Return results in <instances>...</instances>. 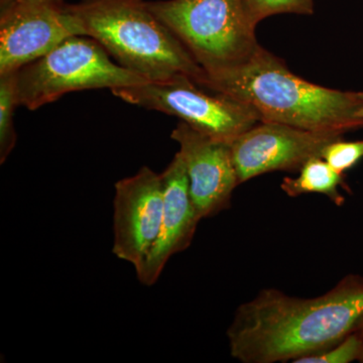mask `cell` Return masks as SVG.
<instances>
[{"mask_svg": "<svg viewBox=\"0 0 363 363\" xmlns=\"http://www.w3.org/2000/svg\"><path fill=\"white\" fill-rule=\"evenodd\" d=\"M362 315L363 278L357 274L312 298L264 289L238 307L227 330L229 350L243 363L295 362L337 345Z\"/></svg>", "mask_w": 363, "mask_h": 363, "instance_id": "obj_1", "label": "cell"}, {"mask_svg": "<svg viewBox=\"0 0 363 363\" xmlns=\"http://www.w3.org/2000/svg\"><path fill=\"white\" fill-rule=\"evenodd\" d=\"M200 86L248 105L262 121L342 135L363 128L357 116L363 107L360 92L308 82L262 47L240 65L205 74Z\"/></svg>", "mask_w": 363, "mask_h": 363, "instance_id": "obj_2", "label": "cell"}, {"mask_svg": "<svg viewBox=\"0 0 363 363\" xmlns=\"http://www.w3.org/2000/svg\"><path fill=\"white\" fill-rule=\"evenodd\" d=\"M70 7L85 35L147 82L181 75L198 85L204 80V70L145 0H81Z\"/></svg>", "mask_w": 363, "mask_h": 363, "instance_id": "obj_3", "label": "cell"}, {"mask_svg": "<svg viewBox=\"0 0 363 363\" xmlns=\"http://www.w3.org/2000/svg\"><path fill=\"white\" fill-rule=\"evenodd\" d=\"M147 6L206 75L240 65L259 49L257 23L245 0H157Z\"/></svg>", "mask_w": 363, "mask_h": 363, "instance_id": "obj_4", "label": "cell"}, {"mask_svg": "<svg viewBox=\"0 0 363 363\" xmlns=\"http://www.w3.org/2000/svg\"><path fill=\"white\" fill-rule=\"evenodd\" d=\"M147 82L118 63L96 40L73 35L16 71L18 106L37 111L67 93L130 87Z\"/></svg>", "mask_w": 363, "mask_h": 363, "instance_id": "obj_5", "label": "cell"}, {"mask_svg": "<svg viewBox=\"0 0 363 363\" xmlns=\"http://www.w3.org/2000/svg\"><path fill=\"white\" fill-rule=\"evenodd\" d=\"M111 92L128 104L178 117L195 130L221 142L233 143L262 121L252 107L205 89L185 75L117 88Z\"/></svg>", "mask_w": 363, "mask_h": 363, "instance_id": "obj_6", "label": "cell"}, {"mask_svg": "<svg viewBox=\"0 0 363 363\" xmlns=\"http://www.w3.org/2000/svg\"><path fill=\"white\" fill-rule=\"evenodd\" d=\"M73 35H85L63 0H0V74L39 59Z\"/></svg>", "mask_w": 363, "mask_h": 363, "instance_id": "obj_7", "label": "cell"}, {"mask_svg": "<svg viewBox=\"0 0 363 363\" xmlns=\"http://www.w3.org/2000/svg\"><path fill=\"white\" fill-rule=\"evenodd\" d=\"M113 247L117 259L140 271L157 242L164 212L161 174L143 167L135 175L116 183Z\"/></svg>", "mask_w": 363, "mask_h": 363, "instance_id": "obj_8", "label": "cell"}, {"mask_svg": "<svg viewBox=\"0 0 363 363\" xmlns=\"http://www.w3.org/2000/svg\"><path fill=\"white\" fill-rule=\"evenodd\" d=\"M342 135L259 121L231 143L238 181L242 184L269 172L298 171L308 160L321 157L325 147Z\"/></svg>", "mask_w": 363, "mask_h": 363, "instance_id": "obj_9", "label": "cell"}, {"mask_svg": "<svg viewBox=\"0 0 363 363\" xmlns=\"http://www.w3.org/2000/svg\"><path fill=\"white\" fill-rule=\"evenodd\" d=\"M185 164L191 199L201 218L214 216L230 206L240 185L231 143L214 140L181 123L172 131Z\"/></svg>", "mask_w": 363, "mask_h": 363, "instance_id": "obj_10", "label": "cell"}, {"mask_svg": "<svg viewBox=\"0 0 363 363\" xmlns=\"http://www.w3.org/2000/svg\"><path fill=\"white\" fill-rule=\"evenodd\" d=\"M161 176L164 185L161 233L145 264L136 272L140 283L147 286L157 283L173 255L190 247L202 220L191 199L187 172L179 152Z\"/></svg>", "mask_w": 363, "mask_h": 363, "instance_id": "obj_11", "label": "cell"}, {"mask_svg": "<svg viewBox=\"0 0 363 363\" xmlns=\"http://www.w3.org/2000/svg\"><path fill=\"white\" fill-rule=\"evenodd\" d=\"M343 186H345L343 174L332 168L322 157L308 160L298 169L297 177H286L281 184V190L290 197L316 193L327 196L338 206L345 201L339 191V187Z\"/></svg>", "mask_w": 363, "mask_h": 363, "instance_id": "obj_12", "label": "cell"}, {"mask_svg": "<svg viewBox=\"0 0 363 363\" xmlns=\"http://www.w3.org/2000/svg\"><path fill=\"white\" fill-rule=\"evenodd\" d=\"M18 107L16 98V72L0 74V162L4 164L16 147L14 111Z\"/></svg>", "mask_w": 363, "mask_h": 363, "instance_id": "obj_13", "label": "cell"}, {"mask_svg": "<svg viewBox=\"0 0 363 363\" xmlns=\"http://www.w3.org/2000/svg\"><path fill=\"white\" fill-rule=\"evenodd\" d=\"M255 23L279 13L312 14L313 0H245Z\"/></svg>", "mask_w": 363, "mask_h": 363, "instance_id": "obj_14", "label": "cell"}, {"mask_svg": "<svg viewBox=\"0 0 363 363\" xmlns=\"http://www.w3.org/2000/svg\"><path fill=\"white\" fill-rule=\"evenodd\" d=\"M321 157L332 168L344 175L363 160V140L345 142L340 138L327 145Z\"/></svg>", "mask_w": 363, "mask_h": 363, "instance_id": "obj_15", "label": "cell"}, {"mask_svg": "<svg viewBox=\"0 0 363 363\" xmlns=\"http://www.w3.org/2000/svg\"><path fill=\"white\" fill-rule=\"evenodd\" d=\"M362 352V342L354 331L333 346L319 354L309 355L296 360L295 363H350L358 362Z\"/></svg>", "mask_w": 363, "mask_h": 363, "instance_id": "obj_16", "label": "cell"}, {"mask_svg": "<svg viewBox=\"0 0 363 363\" xmlns=\"http://www.w3.org/2000/svg\"><path fill=\"white\" fill-rule=\"evenodd\" d=\"M354 332L357 334L358 337L360 339V342H362V352H360V357L358 362L363 363V315L360 318L359 321H358Z\"/></svg>", "mask_w": 363, "mask_h": 363, "instance_id": "obj_17", "label": "cell"}, {"mask_svg": "<svg viewBox=\"0 0 363 363\" xmlns=\"http://www.w3.org/2000/svg\"><path fill=\"white\" fill-rule=\"evenodd\" d=\"M357 116L363 119V107L357 111Z\"/></svg>", "mask_w": 363, "mask_h": 363, "instance_id": "obj_18", "label": "cell"}, {"mask_svg": "<svg viewBox=\"0 0 363 363\" xmlns=\"http://www.w3.org/2000/svg\"><path fill=\"white\" fill-rule=\"evenodd\" d=\"M360 95H362V100H363V91H362V92H360Z\"/></svg>", "mask_w": 363, "mask_h": 363, "instance_id": "obj_19", "label": "cell"}]
</instances>
